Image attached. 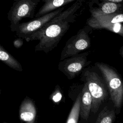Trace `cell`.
I'll return each mask as SVG.
<instances>
[{"instance_id":"6da1fadb","label":"cell","mask_w":123,"mask_h":123,"mask_svg":"<svg viewBox=\"0 0 123 123\" xmlns=\"http://www.w3.org/2000/svg\"><path fill=\"white\" fill-rule=\"evenodd\" d=\"M83 0H77L47 23L41 29L25 39L26 41L38 40L35 51L48 53L54 49L76 17V12L81 8Z\"/></svg>"},{"instance_id":"7a4b0ae2","label":"cell","mask_w":123,"mask_h":123,"mask_svg":"<svg viewBox=\"0 0 123 123\" xmlns=\"http://www.w3.org/2000/svg\"><path fill=\"white\" fill-rule=\"evenodd\" d=\"M95 64L103 77L116 113L119 114L123 104V80L117 71L109 65L99 62Z\"/></svg>"},{"instance_id":"3957f363","label":"cell","mask_w":123,"mask_h":123,"mask_svg":"<svg viewBox=\"0 0 123 123\" xmlns=\"http://www.w3.org/2000/svg\"><path fill=\"white\" fill-rule=\"evenodd\" d=\"M83 75L92 98L91 111L96 113L107 98V86L105 82L95 72L86 70Z\"/></svg>"},{"instance_id":"277c9868","label":"cell","mask_w":123,"mask_h":123,"mask_svg":"<svg viewBox=\"0 0 123 123\" xmlns=\"http://www.w3.org/2000/svg\"><path fill=\"white\" fill-rule=\"evenodd\" d=\"M92 30V28L86 25L84 27L80 29L76 35L69 38L62 50L60 61L77 55L88 49L90 47L89 34Z\"/></svg>"},{"instance_id":"5b68a950","label":"cell","mask_w":123,"mask_h":123,"mask_svg":"<svg viewBox=\"0 0 123 123\" xmlns=\"http://www.w3.org/2000/svg\"><path fill=\"white\" fill-rule=\"evenodd\" d=\"M64 9V7H62L46 15L35 18L34 20L19 23L11 28V30L15 32L19 38L25 39L33 33L41 29L47 23L63 12Z\"/></svg>"},{"instance_id":"8992f818","label":"cell","mask_w":123,"mask_h":123,"mask_svg":"<svg viewBox=\"0 0 123 123\" xmlns=\"http://www.w3.org/2000/svg\"><path fill=\"white\" fill-rule=\"evenodd\" d=\"M40 0H14L8 12V19L11 22V28L19 24L24 18H33L35 12Z\"/></svg>"},{"instance_id":"52a82bcc","label":"cell","mask_w":123,"mask_h":123,"mask_svg":"<svg viewBox=\"0 0 123 123\" xmlns=\"http://www.w3.org/2000/svg\"><path fill=\"white\" fill-rule=\"evenodd\" d=\"M88 55V52H85L61 61L58 64V69L68 79H73L91 63V61L87 60Z\"/></svg>"},{"instance_id":"ba28073f","label":"cell","mask_w":123,"mask_h":123,"mask_svg":"<svg viewBox=\"0 0 123 123\" xmlns=\"http://www.w3.org/2000/svg\"><path fill=\"white\" fill-rule=\"evenodd\" d=\"M19 118L25 123H36L37 111L34 101L26 97L22 101L19 111Z\"/></svg>"},{"instance_id":"9c48e42d","label":"cell","mask_w":123,"mask_h":123,"mask_svg":"<svg viewBox=\"0 0 123 123\" xmlns=\"http://www.w3.org/2000/svg\"><path fill=\"white\" fill-rule=\"evenodd\" d=\"M86 25L95 29H106L123 37V24L111 23L90 16L86 21Z\"/></svg>"},{"instance_id":"30bf717a","label":"cell","mask_w":123,"mask_h":123,"mask_svg":"<svg viewBox=\"0 0 123 123\" xmlns=\"http://www.w3.org/2000/svg\"><path fill=\"white\" fill-rule=\"evenodd\" d=\"M81 93L80 116L82 120L86 121L91 111L92 106V97L86 83H85Z\"/></svg>"},{"instance_id":"8fae6325","label":"cell","mask_w":123,"mask_h":123,"mask_svg":"<svg viewBox=\"0 0 123 123\" xmlns=\"http://www.w3.org/2000/svg\"><path fill=\"white\" fill-rule=\"evenodd\" d=\"M43 5L35 14V18L46 15L58 9L64 7L68 3L77 0H42Z\"/></svg>"},{"instance_id":"7c38bea8","label":"cell","mask_w":123,"mask_h":123,"mask_svg":"<svg viewBox=\"0 0 123 123\" xmlns=\"http://www.w3.org/2000/svg\"><path fill=\"white\" fill-rule=\"evenodd\" d=\"M0 60L10 68L17 71H23L21 63L4 48L0 45Z\"/></svg>"},{"instance_id":"4fadbf2b","label":"cell","mask_w":123,"mask_h":123,"mask_svg":"<svg viewBox=\"0 0 123 123\" xmlns=\"http://www.w3.org/2000/svg\"><path fill=\"white\" fill-rule=\"evenodd\" d=\"M91 16L95 18L104 20L111 23H123V13H115L111 14H106L100 13L92 8L90 10Z\"/></svg>"},{"instance_id":"5bb4252c","label":"cell","mask_w":123,"mask_h":123,"mask_svg":"<svg viewBox=\"0 0 123 123\" xmlns=\"http://www.w3.org/2000/svg\"><path fill=\"white\" fill-rule=\"evenodd\" d=\"M115 110L105 107L99 113L95 123H113L115 118Z\"/></svg>"},{"instance_id":"9a60e30c","label":"cell","mask_w":123,"mask_h":123,"mask_svg":"<svg viewBox=\"0 0 123 123\" xmlns=\"http://www.w3.org/2000/svg\"><path fill=\"white\" fill-rule=\"evenodd\" d=\"M81 96V93H80L71 109L66 123H78L80 111Z\"/></svg>"},{"instance_id":"2e32d148","label":"cell","mask_w":123,"mask_h":123,"mask_svg":"<svg viewBox=\"0 0 123 123\" xmlns=\"http://www.w3.org/2000/svg\"><path fill=\"white\" fill-rule=\"evenodd\" d=\"M13 46L15 48L19 49L23 45V41L22 38H18L15 39L13 43Z\"/></svg>"},{"instance_id":"e0dca14e","label":"cell","mask_w":123,"mask_h":123,"mask_svg":"<svg viewBox=\"0 0 123 123\" xmlns=\"http://www.w3.org/2000/svg\"><path fill=\"white\" fill-rule=\"evenodd\" d=\"M62 98V95L61 94L60 92H57L56 93H55L53 97H52V99L54 102H58L59 100H60V99H61Z\"/></svg>"},{"instance_id":"ac0fdd59","label":"cell","mask_w":123,"mask_h":123,"mask_svg":"<svg viewBox=\"0 0 123 123\" xmlns=\"http://www.w3.org/2000/svg\"><path fill=\"white\" fill-rule=\"evenodd\" d=\"M102 1H109L118 3L123 4V0H101Z\"/></svg>"},{"instance_id":"d6986e66","label":"cell","mask_w":123,"mask_h":123,"mask_svg":"<svg viewBox=\"0 0 123 123\" xmlns=\"http://www.w3.org/2000/svg\"><path fill=\"white\" fill-rule=\"evenodd\" d=\"M119 54L121 56V57L123 58V46H122L119 50Z\"/></svg>"},{"instance_id":"ffe728a7","label":"cell","mask_w":123,"mask_h":123,"mask_svg":"<svg viewBox=\"0 0 123 123\" xmlns=\"http://www.w3.org/2000/svg\"><path fill=\"white\" fill-rule=\"evenodd\" d=\"M7 123V122H3V123Z\"/></svg>"},{"instance_id":"44dd1931","label":"cell","mask_w":123,"mask_h":123,"mask_svg":"<svg viewBox=\"0 0 123 123\" xmlns=\"http://www.w3.org/2000/svg\"></svg>"}]
</instances>
